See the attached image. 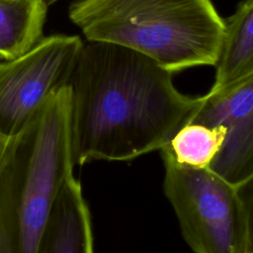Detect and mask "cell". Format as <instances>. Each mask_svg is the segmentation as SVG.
Instances as JSON below:
<instances>
[{
	"label": "cell",
	"mask_w": 253,
	"mask_h": 253,
	"mask_svg": "<svg viewBox=\"0 0 253 253\" xmlns=\"http://www.w3.org/2000/svg\"><path fill=\"white\" fill-rule=\"evenodd\" d=\"M43 1V3L47 6V7H49L50 5H52V4H54L55 2H57L58 0H42Z\"/></svg>",
	"instance_id": "4fadbf2b"
},
{
	"label": "cell",
	"mask_w": 253,
	"mask_h": 253,
	"mask_svg": "<svg viewBox=\"0 0 253 253\" xmlns=\"http://www.w3.org/2000/svg\"><path fill=\"white\" fill-rule=\"evenodd\" d=\"M38 253H95L91 213L80 182H65Z\"/></svg>",
	"instance_id": "52a82bcc"
},
{
	"label": "cell",
	"mask_w": 253,
	"mask_h": 253,
	"mask_svg": "<svg viewBox=\"0 0 253 253\" xmlns=\"http://www.w3.org/2000/svg\"><path fill=\"white\" fill-rule=\"evenodd\" d=\"M68 18L87 42L130 48L173 74L214 66L224 33L212 0H76Z\"/></svg>",
	"instance_id": "7a4b0ae2"
},
{
	"label": "cell",
	"mask_w": 253,
	"mask_h": 253,
	"mask_svg": "<svg viewBox=\"0 0 253 253\" xmlns=\"http://www.w3.org/2000/svg\"><path fill=\"white\" fill-rule=\"evenodd\" d=\"M66 83L42 103L18 134V223L20 253H38L56 200L73 174Z\"/></svg>",
	"instance_id": "3957f363"
},
{
	"label": "cell",
	"mask_w": 253,
	"mask_h": 253,
	"mask_svg": "<svg viewBox=\"0 0 253 253\" xmlns=\"http://www.w3.org/2000/svg\"><path fill=\"white\" fill-rule=\"evenodd\" d=\"M173 75L130 48L83 42L67 82L74 166L160 151L203 99L180 92Z\"/></svg>",
	"instance_id": "6da1fadb"
},
{
	"label": "cell",
	"mask_w": 253,
	"mask_h": 253,
	"mask_svg": "<svg viewBox=\"0 0 253 253\" xmlns=\"http://www.w3.org/2000/svg\"><path fill=\"white\" fill-rule=\"evenodd\" d=\"M238 253H253V245H249L246 246L245 248H243L241 251H239Z\"/></svg>",
	"instance_id": "7c38bea8"
},
{
	"label": "cell",
	"mask_w": 253,
	"mask_h": 253,
	"mask_svg": "<svg viewBox=\"0 0 253 253\" xmlns=\"http://www.w3.org/2000/svg\"><path fill=\"white\" fill-rule=\"evenodd\" d=\"M83 41L50 35L24 54L0 61V134L21 133L57 88L68 82Z\"/></svg>",
	"instance_id": "5b68a950"
},
{
	"label": "cell",
	"mask_w": 253,
	"mask_h": 253,
	"mask_svg": "<svg viewBox=\"0 0 253 253\" xmlns=\"http://www.w3.org/2000/svg\"><path fill=\"white\" fill-rule=\"evenodd\" d=\"M47 9L42 0H0V61L24 54L42 40Z\"/></svg>",
	"instance_id": "9c48e42d"
},
{
	"label": "cell",
	"mask_w": 253,
	"mask_h": 253,
	"mask_svg": "<svg viewBox=\"0 0 253 253\" xmlns=\"http://www.w3.org/2000/svg\"><path fill=\"white\" fill-rule=\"evenodd\" d=\"M160 154L164 195L193 253H238L253 245V181L234 184Z\"/></svg>",
	"instance_id": "277c9868"
},
{
	"label": "cell",
	"mask_w": 253,
	"mask_h": 253,
	"mask_svg": "<svg viewBox=\"0 0 253 253\" xmlns=\"http://www.w3.org/2000/svg\"><path fill=\"white\" fill-rule=\"evenodd\" d=\"M226 136L222 126L188 123L180 127L159 151L176 164L193 169H211Z\"/></svg>",
	"instance_id": "30bf717a"
},
{
	"label": "cell",
	"mask_w": 253,
	"mask_h": 253,
	"mask_svg": "<svg viewBox=\"0 0 253 253\" xmlns=\"http://www.w3.org/2000/svg\"><path fill=\"white\" fill-rule=\"evenodd\" d=\"M190 123L224 126L225 140L211 169L234 184L253 181V74L211 86Z\"/></svg>",
	"instance_id": "8992f818"
},
{
	"label": "cell",
	"mask_w": 253,
	"mask_h": 253,
	"mask_svg": "<svg viewBox=\"0 0 253 253\" xmlns=\"http://www.w3.org/2000/svg\"><path fill=\"white\" fill-rule=\"evenodd\" d=\"M223 21L213 87L253 74V0H241Z\"/></svg>",
	"instance_id": "ba28073f"
},
{
	"label": "cell",
	"mask_w": 253,
	"mask_h": 253,
	"mask_svg": "<svg viewBox=\"0 0 253 253\" xmlns=\"http://www.w3.org/2000/svg\"><path fill=\"white\" fill-rule=\"evenodd\" d=\"M17 143L18 135L0 134V253H20Z\"/></svg>",
	"instance_id": "8fae6325"
}]
</instances>
